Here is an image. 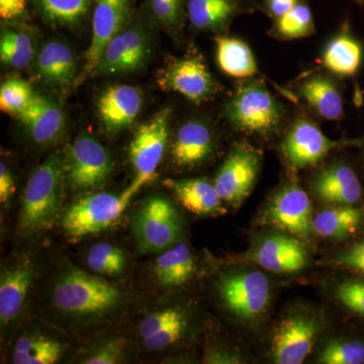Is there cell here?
I'll list each match as a JSON object with an SVG mask.
<instances>
[{"instance_id":"cell-10","label":"cell","mask_w":364,"mask_h":364,"mask_svg":"<svg viewBox=\"0 0 364 364\" xmlns=\"http://www.w3.org/2000/svg\"><path fill=\"white\" fill-rule=\"evenodd\" d=\"M172 111L169 107L157 112L136 130L129 147V156L136 177L126 193L133 198L144 184L155 176L168 144Z\"/></svg>"},{"instance_id":"cell-12","label":"cell","mask_w":364,"mask_h":364,"mask_svg":"<svg viewBox=\"0 0 364 364\" xmlns=\"http://www.w3.org/2000/svg\"><path fill=\"white\" fill-rule=\"evenodd\" d=\"M133 229L142 252H160L172 247L181 237V217L170 200L153 196L136 210Z\"/></svg>"},{"instance_id":"cell-11","label":"cell","mask_w":364,"mask_h":364,"mask_svg":"<svg viewBox=\"0 0 364 364\" xmlns=\"http://www.w3.org/2000/svg\"><path fill=\"white\" fill-rule=\"evenodd\" d=\"M132 196L126 191L119 196L95 193L72 203L62 218L67 236L80 239L109 229L119 219Z\"/></svg>"},{"instance_id":"cell-17","label":"cell","mask_w":364,"mask_h":364,"mask_svg":"<svg viewBox=\"0 0 364 364\" xmlns=\"http://www.w3.org/2000/svg\"><path fill=\"white\" fill-rule=\"evenodd\" d=\"M149 53V41L141 26L124 28L105 48L95 72L114 75L135 71L144 65Z\"/></svg>"},{"instance_id":"cell-33","label":"cell","mask_w":364,"mask_h":364,"mask_svg":"<svg viewBox=\"0 0 364 364\" xmlns=\"http://www.w3.org/2000/svg\"><path fill=\"white\" fill-rule=\"evenodd\" d=\"M41 16L54 26H75L81 23L91 6V0H33Z\"/></svg>"},{"instance_id":"cell-15","label":"cell","mask_w":364,"mask_h":364,"mask_svg":"<svg viewBox=\"0 0 364 364\" xmlns=\"http://www.w3.org/2000/svg\"><path fill=\"white\" fill-rule=\"evenodd\" d=\"M312 195L325 205H364L363 176L358 163L338 157L310 179Z\"/></svg>"},{"instance_id":"cell-24","label":"cell","mask_w":364,"mask_h":364,"mask_svg":"<svg viewBox=\"0 0 364 364\" xmlns=\"http://www.w3.org/2000/svg\"><path fill=\"white\" fill-rule=\"evenodd\" d=\"M36 143L56 140L63 131L64 114L58 105L42 95H35L25 111L18 116Z\"/></svg>"},{"instance_id":"cell-43","label":"cell","mask_w":364,"mask_h":364,"mask_svg":"<svg viewBox=\"0 0 364 364\" xmlns=\"http://www.w3.org/2000/svg\"><path fill=\"white\" fill-rule=\"evenodd\" d=\"M304 0H262V9L272 18H279Z\"/></svg>"},{"instance_id":"cell-36","label":"cell","mask_w":364,"mask_h":364,"mask_svg":"<svg viewBox=\"0 0 364 364\" xmlns=\"http://www.w3.org/2000/svg\"><path fill=\"white\" fill-rule=\"evenodd\" d=\"M87 264L91 270L100 274H121L126 267V255L122 249L102 242L91 246Z\"/></svg>"},{"instance_id":"cell-28","label":"cell","mask_w":364,"mask_h":364,"mask_svg":"<svg viewBox=\"0 0 364 364\" xmlns=\"http://www.w3.org/2000/svg\"><path fill=\"white\" fill-rule=\"evenodd\" d=\"M245 4L242 0H186V14L198 30L220 31L243 11Z\"/></svg>"},{"instance_id":"cell-19","label":"cell","mask_w":364,"mask_h":364,"mask_svg":"<svg viewBox=\"0 0 364 364\" xmlns=\"http://www.w3.org/2000/svg\"><path fill=\"white\" fill-rule=\"evenodd\" d=\"M364 46L354 35L348 21H344L337 33L326 43L321 54L323 70L337 78H353L361 70Z\"/></svg>"},{"instance_id":"cell-32","label":"cell","mask_w":364,"mask_h":364,"mask_svg":"<svg viewBox=\"0 0 364 364\" xmlns=\"http://www.w3.org/2000/svg\"><path fill=\"white\" fill-rule=\"evenodd\" d=\"M316 33L315 21L306 0L299 2L289 13L273 20L268 35L279 41L301 39Z\"/></svg>"},{"instance_id":"cell-27","label":"cell","mask_w":364,"mask_h":364,"mask_svg":"<svg viewBox=\"0 0 364 364\" xmlns=\"http://www.w3.org/2000/svg\"><path fill=\"white\" fill-rule=\"evenodd\" d=\"M322 364H364V326L354 324L332 333L317 352Z\"/></svg>"},{"instance_id":"cell-26","label":"cell","mask_w":364,"mask_h":364,"mask_svg":"<svg viewBox=\"0 0 364 364\" xmlns=\"http://www.w3.org/2000/svg\"><path fill=\"white\" fill-rule=\"evenodd\" d=\"M33 279V268L28 260L2 272L0 279V322L2 327L21 313Z\"/></svg>"},{"instance_id":"cell-50","label":"cell","mask_w":364,"mask_h":364,"mask_svg":"<svg viewBox=\"0 0 364 364\" xmlns=\"http://www.w3.org/2000/svg\"><path fill=\"white\" fill-rule=\"evenodd\" d=\"M172 1L176 2V4H181V6H183L184 0H172Z\"/></svg>"},{"instance_id":"cell-40","label":"cell","mask_w":364,"mask_h":364,"mask_svg":"<svg viewBox=\"0 0 364 364\" xmlns=\"http://www.w3.org/2000/svg\"><path fill=\"white\" fill-rule=\"evenodd\" d=\"M184 316H186V312L178 308H168L159 311V312L150 314L141 322L140 327H139L140 336L143 339L148 338Z\"/></svg>"},{"instance_id":"cell-44","label":"cell","mask_w":364,"mask_h":364,"mask_svg":"<svg viewBox=\"0 0 364 364\" xmlns=\"http://www.w3.org/2000/svg\"><path fill=\"white\" fill-rule=\"evenodd\" d=\"M205 363L210 364H235L243 363L242 358L236 352L223 348H212L205 353L203 358Z\"/></svg>"},{"instance_id":"cell-14","label":"cell","mask_w":364,"mask_h":364,"mask_svg":"<svg viewBox=\"0 0 364 364\" xmlns=\"http://www.w3.org/2000/svg\"><path fill=\"white\" fill-rule=\"evenodd\" d=\"M64 178L75 191L102 186L112 171L109 152L92 136L82 135L69 146L63 159Z\"/></svg>"},{"instance_id":"cell-22","label":"cell","mask_w":364,"mask_h":364,"mask_svg":"<svg viewBox=\"0 0 364 364\" xmlns=\"http://www.w3.org/2000/svg\"><path fill=\"white\" fill-rule=\"evenodd\" d=\"M315 235L345 243L364 231V205H328L313 218Z\"/></svg>"},{"instance_id":"cell-8","label":"cell","mask_w":364,"mask_h":364,"mask_svg":"<svg viewBox=\"0 0 364 364\" xmlns=\"http://www.w3.org/2000/svg\"><path fill=\"white\" fill-rule=\"evenodd\" d=\"M306 243L294 235L273 229L256 239L241 260L275 274H296L310 263Z\"/></svg>"},{"instance_id":"cell-20","label":"cell","mask_w":364,"mask_h":364,"mask_svg":"<svg viewBox=\"0 0 364 364\" xmlns=\"http://www.w3.org/2000/svg\"><path fill=\"white\" fill-rule=\"evenodd\" d=\"M215 149V139L210 124L191 119L176 132L171 147L172 162L179 168H195L207 161Z\"/></svg>"},{"instance_id":"cell-37","label":"cell","mask_w":364,"mask_h":364,"mask_svg":"<svg viewBox=\"0 0 364 364\" xmlns=\"http://www.w3.org/2000/svg\"><path fill=\"white\" fill-rule=\"evenodd\" d=\"M35 93L26 81L11 78L0 88V109L6 114L18 117L32 102Z\"/></svg>"},{"instance_id":"cell-18","label":"cell","mask_w":364,"mask_h":364,"mask_svg":"<svg viewBox=\"0 0 364 364\" xmlns=\"http://www.w3.org/2000/svg\"><path fill=\"white\" fill-rule=\"evenodd\" d=\"M296 92L306 107L326 121L344 119V97L338 78L326 71L310 72L296 83Z\"/></svg>"},{"instance_id":"cell-34","label":"cell","mask_w":364,"mask_h":364,"mask_svg":"<svg viewBox=\"0 0 364 364\" xmlns=\"http://www.w3.org/2000/svg\"><path fill=\"white\" fill-rule=\"evenodd\" d=\"M62 354V345L42 336H26L14 346L13 360L16 364H52Z\"/></svg>"},{"instance_id":"cell-46","label":"cell","mask_w":364,"mask_h":364,"mask_svg":"<svg viewBox=\"0 0 364 364\" xmlns=\"http://www.w3.org/2000/svg\"><path fill=\"white\" fill-rule=\"evenodd\" d=\"M14 193V181L6 163H0V202L7 203Z\"/></svg>"},{"instance_id":"cell-16","label":"cell","mask_w":364,"mask_h":364,"mask_svg":"<svg viewBox=\"0 0 364 364\" xmlns=\"http://www.w3.org/2000/svg\"><path fill=\"white\" fill-rule=\"evenodd\" d=\"M131 11L132 0H93L92 36L85 53L83 76L97 70L102 53L112 38L124 30Z\"/></svg>"},{"instance_id":"cell-49","label":"cell","mask_w":364,"mask_h":364,"mask_svg":"<svg viewBox=\"0 0 364 364\" xmlns=\"http://www.w3.org/2000/svg\"><path fill=\"white\" fill-rule=\"evenodd\" d=\"M242 1L245 2V4H248L249 6L254 4L253 0H242Z\"/></svg>"},{"instance_id":"cell-30","label":"cell","mask_w":364,"mask_h":364,"mask_svg":"<svg viewBox=\"0 0 364 364\" xmlns=\"http://www.w3.org/2000/svg\"><path fill=\"white\" fill-rule=\"evenodd\" d=\"M195 272V259L184 243H177L166 249L155 261V275L164 287L182 286L193 277Z\"/></svg>"},{"instance_id":"cell-6","label":"cell","mask_w":364,"mask_h":364,"mask_svg":"<svg viewBox=\"0 0 364 364\" xmlns=\"http://www.w3.org/2000/svg\"><path fill=\"white\" fill-rule=\"evenodd\" d=\"M53 299L62 312L95 316L114 308L121 299V293L109 282L74 269L64 273L57 282Z\"/></svg>"},{"instance_id":"cell-1","label":"cell","mask_w":364,"mask_h":364,"mask_svg":"<svg viewBox=\"0 0 364 364\" xmlns=\"http://www.w3.org/2000/svg\"><path fill=\"white\" fill-rule=\"evenodd\" d=\"M225 116L235 130L254 136L270 139L286 121L284 105L260 79H243L236 86L225 107Z\"/></svg>"},{"instance_id":"cell-7","label":"cell","mask_w":364,"mask_h":364,"mask_svg":"<svg viewBox=\"0 0 364 364\" xmlns=\"http://www.w3.org/2000/svg\"><path fill=\"white\" fill-rule=\"evenodd\" d=\"M361 139L332 140L306 117H299L284 134L280 152L291 172L310 168L322 162L330 153L346 148H358Z\"/></svg>"},{"instance_id":"cell-31","label":"cell","mask_w":364,"mask_h":364,"mask_svg":"<svg viewBox=\"0 0 364 364\" xmlns=\"http://www.w3.org/2000/svg\"><path fill=\"white\" fill-rule=\"evenodd\" d=\"M331 296L335 304L356 324L364 326V277L344 272L333 280Z\"/></svg>"},{"instance_id":"cell-42","label":"cell","mask_w":364,"mask_h":364,"mask_svg":"<svg viewBox=\"0 0 364 364\" xmlns=\"http://www.w3.org/2000/svg\"><path fill=\"white\" fill-rule=\"evenodd\" d=\"M126 340L119 338L111 340L102 345L97 350L86 358L82 363L85 364H114L119 361L123 354Z\"/></svg>"},{"instance_id":"cell-4","label":"cell","mask_w":364,"mask_h":364,"mask_svg":"<svg viewBox=\"0 0 364 364\" xmlns=\"http://www.w3.org/2000/svg\"><path fill=\"white\" fill-rule=\"evenodd\" d=\"M63 159L51 155L33 171L23 196L21 229L36 233L51 227L58 217L63 195Z\"/></svg>"},{"instance_id":"cell-25","label":"cell","mask_w":364,"mask_h":364,"mask_svg":"<svg viewBox=\"0 0 364 364\" xmlns=\"http://www.w3.org/2000/svg\"><path fill=\"white\" fill-rule=\"evenodd\" d=\"M163 184L193 214L218 215L226 213L221 196L212 182L202 178L166 179Z\"/></svg>"},{"instance_id":"cell-47","label":"cell","mask_w":364,"mask_h":364,"mask_svg":"<svg viewBox=\"0 0 364 364\" xmlns=\"http://www.w3.org/2000/svg\"><path fill=\"white\" fill-rule=\"evenodd\" d=\"M360 139L361 142L358 147L359 152L358 159H356V163H358L359 169H360L361 173H363V176H364V134Z\"/></svg>"},{"instance_id":"cell-9","label":"cell","mask_w":364,"mask_h":364,"mask_svg":"<svg viewBox=\"0 0 364 364\" xmlns=\"http://www.w3.org/2000/svg\"><path fill=\"white\" fill-rule=\"evenodd\" d=\"M157 85L163 91L178 93L196 105L212 100L221 90L198 53L168 60L158 71Z\"/></svg>"},{"instance_id":"cell-41","label":"cell","mask_w":364,"mask_h":364,"mask_svg":"<svg viewBox=\"0 0 364 364\" xmlns=\"http://www.w3.org/2000/svg\"><path fill=\"white\" fill-rule=\"evenodd\" d=\"M151 14L163 26L176 28L181 20L183 6L172 0H147Z\"/></svg>"},{"instance_id":"cell-38","label":"cell","mask_w":364,"mask_h":364,"mask_svg":"<svg viewBox=\"0 0 364 364\" xmlns=\"http://www.w3.org/2000/svg\"><path fill=\"white\" fill-rule=\"evenodd\" d=\"M330 265L343 272L364 277V231L343 243V247L333 254Z\"/></svg>"},{"instance_id":"cell-2","label":"cell","mask_w":364,"mask_h":364,"mask_svg":"<svg viewBox=\"0 0 364 364\" xmlns=\"http://www.w3.org/2000/svg\"><path fill=\"white\" fill-rule=\"evenodd\" d=\"M223 306L248 328L257 327L272 306L273 287L263 269L247 264L223 273L217 284Z\"/></svg>"},{"instance_id":"cell-45","label":"cell","mask_w":364,"mask_h":364,"mask_svg":"<svg viewBox=\"0 0 364 364\" xmlns=\"http://www.w3.org/2000/svg\"><path fill=\"white\" fill-rule=\"evenodd\" d=\"M26 13V0H0V16L2 20H16L25 16Z\"/></svg>"},{"instance_id":"cell-23","label":"cell","mask_w":364,"mask_h":364,"mask_svg":"<svg viewBox=\"0 0 364 364\" xmlns=\"http://www.w3.org/2000/svg\"><path fill=\"white\" fill-rule=\"evenodd\" d=\"M38 76L47 85L66 88L74 82L77 71L75 55L63 41L51 40L41 48L36 59Z\"/></svg>"},{"instance_id":"cell-39","label":"cell","mask_w":364,"mask_h":364,"mask_svg":"<svg viewBox=\"0 0 364 364\" xmlns=\"http://www.w3.org/2000/svg\"><path fill=\"white\" fill-rule=\"evenodd\" d=\"M186 328H188V317L184 316L176 322L167 325L152 336L144 339L146 348L150 351H159L166 348L183 337Z\"/></svg>"},{"instance_id":"cell-48","label":"cell","mask_w":364,"mask_h":364,"mask_svg":"<svg viewBox=\"0 0 364 364\" xmlns=\"http://www.w3.org/2000/svg\"><path fill=\"white\" fill-rule=\"evenodd\" d=\"M352 1L355 2L359 6L364 7V0H352Z\"/></svg>"},{"instance_id":"cell-35","label":"cell","mask_w":364,"mask_h":364,"mask_svg":"<svg viewBox=\"0 0 364 364\" xmlns=\"http://www.w3.org/2000/svg\"><path fill=\"white\" fill-rule=\"evenodd\" d=\"M35 56V46L31 36L21 31L4 30L0 39L2 63L14 69L30 65Z\"/></svg>"},{"instance_id":"cell-13","label":"cell","mask_w":364,"mask_h":364,"mask_svg":"<svg viewBox=\"0 0 364 364\" xmlns=\"http://www.w3.org/2000/svg\"><path fill=\"white\" fill-rule=\"evenodd\" d=\"M262 152L248 142L237 143L218 170L214 184L222 200L240 207L252 193L262 165Z\"/></svg>"},{"instance_id":"cell-21","label":"cell","mask_w":364,"mask_h":364,"mask_svg":"<svg viewBox=\"0 0 364 364\" xmlns=\"http://www.w3.org/2000/svg\"><path fill=\"white\" fill-rule=\"evenodd\" d=\"M143 107L141 90L132 85L107 88L97 100L100 122L109 133L124 130L136 121Z\"/></svg>"},{"instance_id":"cell-3","label":"cell","mask_w":364,"mask_h":364,"mask_svg":"<svg viewBox=\"0 0 364 364\" xmlns=\"http://www.w3.org/2000/svg\"><path fill=\"white\" fill-rule=\"evenodd\" d=\"M326 327L325 316L313 306L296 305L279 318L270 336L273 363L299 364L312 353Z\"/></svg>"},{"instance_id":"cell-5","label":"cell","mask_w":364,"mask_h":364,"mask_svg":"<svg viewBox=\"0 0 364 364\" xmlns=\"http://www.w3.org/2000/svg\"><path fill=\"white\" fill-rule=\"evenodd\" d=\"M313 218L310 196L298 178L291 176L273 191L258 215L257 223L309 242L315 235Z\"/></svg>"},{"instance_id":"cell-29","label":"cell","mask_w":364,"mask_h":364,"mask_svg":"<svg viewBox=\"0 0 364 364\" xmlns=\"http://www.w3.org/2000/svg\"><path fill=\"white\" fill-rule=\"evenodd\" d=\"M215 59L225 74L239 79L253 78L258 74L252 50L238 38L218 36L215 38Z\"/></svg>"}]
</instances>
